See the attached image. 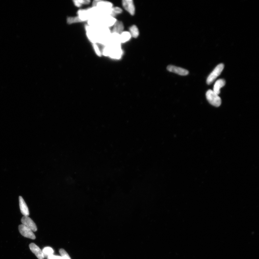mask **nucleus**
Wrapping results in <instances>:
<instances>
[{
	"instance_id": "obj_4",
	"label": "nucleus",
	"mask_w": 259,
	"mask_h": 259,
	"mask_svg": "<svg viewBox=\"0 0 259 259\" xmlns=\"http://www.w3.org/2000/svg\"><path fill=\"white\" fill-rule=\"evenodd\" d=\"M20 233L24 237L34 240L36 239L33 232L29 227L23 224L20 225L18 227Z\"/></svg>"
},
{
	"instance_id": "obj_13",
	"label": "nucleus",
	"mask_w": 259,
	"mask_h": 259,
	"mask_svg": "<svg viewBox=\"0 0 259 259\" xmlns=\"http://www.w3.org/2000/svg\"><path fill=\"white\" fill-rule=\"evenodd\" d=\"M131 36L130 32H123L120 34V40L121 43L127 42L131 39Z\"/></svg>"
},
{
	"instance_id": "obj_17",
	"label": "nucleus",
	"mask_w": 259,
	"mask_h": 259,
	"mask_svg": "<svg viewBox=\"0 0 259 259\" xmlns=\"http://www.w3.org/2000/svg\"><path fill=\"white\" fill-rule=\"evenodd\" d=\"M59 253L61 254L62 259H71L67 253L63 249L59 250Z\"/></svg>"
},
{
	"instance_id": "obj_19",
	"label": "nucleus",
	"mask_w": 259,
	"mask_h": 259,
	"mask_svg": "<svg viewBox=\"0 0 259 259\" xmlns=\"http://www.w3.org/2000/svg\"><path fill=\"white\" fill-rule=\"evenodd\" d=\"M113 11L115 16L116 14L121 13L123 12V10L121 8L119 7H113Z\"/></svg>"
},
{
	"instance_id": "obj_8",
	"label": "nucleus",
	"mask_w": 259,
	"mask_h": 259,
	"mask_svg": "<svg viewBox=\"0 0 259 259\" xmlns=\"http://www.w3.org/2000/svg\"><path fill=\"white\" fill-rule=\"evenodd\" d=\"M21 221L22 224L29 227L33 232H36L37 230V227L36 223L29 216H24L21 219Z\"/></svg>"
},
{
	"instance_id": "obj_16",
	"label": "nucleus",
	"mask_w": 259,
	"mask_h": 259,
	"mask_svg": "<svg viewBox=\"0 0 259 259\" xmlns=\"http://www.w3.org/2000/svg\"><path fill=\"white\" fill-rule=\"evenodd\" d=\"M90 1H88V0H87V1H86V0H84V1L78 0V1H73L74 5L78 7H81L83 5H88V4L90 3Z\"/></svg>"
},
{
	"instance_id": "obj_5",
	"label": "nucleus",
	"mask_w": 259,
	"mask_h": 259,
	"mask_svg": "<svg viewBox=\"0 0 259 259\" xmlns=\"http://www.w3.org/2000/svg\"><path fill=\"white\" fill-rule=\"evenodd\" d=\"M93 7H96L101 10H109L113 7V5L110 2L96 0L93 2Z\"/></svg>"
},
{
	"instance_id": "obj_2",
	"label": "nucleus",
	"mask_w": 259,
	"mask_h": 259,
	"mask_svg": "<svg viewBox=\"0 0 259 259\" xmlns=\"http://www.w3.org/2000/svg\"><path fill=\"white\" fill-rule=\"evenodd\" d=\"M207 100L211 105L215 107H219L221 105V99L220 97L213 90H209L206 93Z\"/></svg>"
},
{
	"instance_id": "obj_9",
	"label": "nucleus",
	"mask_w": 259,
	"mask_h": 259,
	"mask_svg": "<svg viewBox=\"0 0 259 259\" xmlns=\"http://www.w3.org/2000/svg\"><path fill=\"white\" fill-rule=\"evenodd\" d=\"M29 248L31 251L34 253L39 259H44V257L42 250L39 246L34 243L30 244Z\"/></svg>"
},
{
	"instance_id": "obj_18",
	"label": "nucleus",
	"mask_w": 259,
	"mask_h": 259,
	"mask_svg": "<svg viewBox=\"0 0 259 259\" xmlns=\"http://www.w3.org/2000/svg\"><path fill=\"white\" fill-rule=\"evenodd\" d=\"M93 46L97 55L99 57H101V51L98 45L96 44H93Z\"/></svg>"
},
{
	"instance_id": "obj_6",
	"label": "nucleus",
	"mask_w": 259,
	"mask_h": 259,
	"mask_svg": "<svg viewBox=\"0 0 259 259\" xmlns=\"http://www.w3.org/2000/svg\"><path fill=\"white\" fill-rule=\"evenodd\" d=\"M167 69L169 71L179 74L181 76H186L189 73V72L185 69L177 66L169 65L167 66Z\"/></svg>"
},
{
	"instance_id": "obj_1",
	"label": "nucleus",
	"mask_w": 259,
	"mask_h": 259,
	"mask_svg": "<svg viewBox=\"0 0 259 259\" xmlns=\"http://www.w3.org/2000/svg\"><path fill=\"white\" fill-rule=\"evenodd\" d=\"M117 20L111 16H101L92 18L88 21L89 26L109 28L113 26Z\"/></svg>"
},
{
	"instance_id": "obj_10",
	"label": "nucleus",
	"mask_w": 259,
	"mask_h": 259,
	"mask_svg": "<svg viewBox=\"0 0 259 259\" xmlns=\"http://www.w3.org/2000/svg\"><path fill=\"white\" fill-rule=\"evenodd\" d=\"M19 205L21 212L24 216H29V211L28 207L21 196L19 197Z\"/></svg>"
},
{
	"instance_id": "obj_20",
	"label": "nucleus",
	"mask_w": 259,
	"mask_h": 259,
	"mask_svg": "<svg viewBox=\"0 0 259 259\" xmlns=\"http://www.w3.org/2000/svg\"><path fill=\"white\" fill-rule=\"evenodd\" d=\"M48 259H62V258L61 256H55L53 254L48 257Z\"/></svg>"
},
{
	"instance_id": "obj_14",
	"label": "nucleus",
	"mask_w": 259,
	"mask_h": 259,
	"mask_svg": "<svg viewBox=\"0 0 259 259\" xmlns=\"http://www.w3.org/2000/svg\"><path fill=\"white\" fill-rule=\"evenodd\" d=\"M129 30L131 37H133L134 38H137L139 36V31L137 27L135 25H133L130 27Z\"/></svg>"
},
{
	"instance_id": "obj_15",
	"label": "nucleus",
	"mask_w": 259,
	"mask_h": 259,
	"mask_svg": "<svg viewBox=\"0 0 259 259\" xmlns=\"http://www.w3.org/2000/svg\"><path fill=\"white\" fill-rule=\"evenodd\" d=\"M42 252L43 254H44V257H47V258L49 256L52 255H53L54 252L53 248L51 247H49V246L45 247L43 249Z\"/></svg>"
},
{
	"instance_id": "obj_7",
	"label": "nucleus",
	"mask_w": 259,
	"mask_h": 259,
	"mask_svg": "<svg viewBox=\"0 0 259 259\" xmlns=\"http://www.w3.org/2000/svg\"><path fill=\"white\" fill-rule=\"evenodd\" d=\"M123 7L126 11H128L132 16L135 13V7L133 1L132 0H123L122 1Z\"/></svg>"
},
{
	"instance_id": "obj_3",
	"label": "nucleus",
	"mask_w": 259,
	"mask_h": 259,
	"mask_svg": "<svg viewBox=\"0 0 259 259\" xmlns=\"http://www.w3.org/2000/svg\"><path fill=\"white\" fill-rule=\"evenodd\" d=\"M224 67V66L223 63L219 64V65H217L207 78V84L208 85L212 84V83L221 74Z\"/></svg>"
},
{
	"instance_id": "obj_12",
	"label": "nucleus",
	"mask_w": 259,
	"mask_h": 259,
	"mask_svg": "<svg viewBox=\"0 0 259 259\" xmlns=\"http://www.w3.org/2000/svg\"><path fill=\"white\" fill-rule=\"evenodd\" d=\"M124 28L123 23L117 21L113 26V30L112 32L121 34L124 32Z\"/></svg>"
},
{
	"instance_id": "obj_11",
	"label": "nucleus",
	"mask_w": 259,
	"mask_h": 259,
	"mask_svg": "<svg viewBox=\"0 0 259 259\" xmlns=\"http://www.w3.org/2000/svg\"><path fill=\"white\" fill-rule=\"evenodd\" d=\"M225 81L223 79L217 80L215 82L213 87V91L217 94L219 95L220 93V90L222 88L225 86Z\"/></svg>"
}]
</instances>
